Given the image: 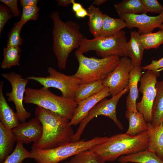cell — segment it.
<instances>
[{
    "mask_svg": "<svg viewBox=\"0 0 163 163\" xmlns=\"http://www.w3.org/2000/svg\"><path fill=\"white\" fill-rule=\"evenodd\" d=\"M35 115L43 128L41 138L32 147L41 149L55 148L71 142L75 133L70 120L50 110L37 106Z\"/></svg>",
    "mask_w": 163,
    "mask_h": 163,
    "instance_id": "6da1fadb",
    "label": "cell"
},
{
    "mask_svg": "<svg viewBox=\"0 0 163 163\" xmlns=\"http://www.w3.org/2000/svg\"><path fill=\"white\" fill-rule=\"evenodd\" d=\"M50 17L53 24V50L58 67L65 70L69 55L74 50L79 48L85 37L78 23L70 20L63 21L57 11L51 13Z\"/></svg>",
    "mask_w": 163,
    "mask_h": 163,
    "instance_id": "7a4b0ae2",
    "label": "cell"
},
{
    "mask_svg": "<svg viewBox=\"0 0 163 163\" xmlns=\"http://www.w3.org/2000/svg\"><path fill=\"white\" fill-rule=\"evenodd\" d=\"M148 131L135 136L118 134L92 148L103 160L112 161L120 157L147 149L149 144Z\"/></svg>",
    "mask_w": 163,
    "mask_h": 163,
    "instance_id": "3957f363",
    "label": "cell"
},
{
    "mask_svg": "<svg viewBox=\"0 0 163 163\" xmlns=\"http://www.w3.org/2000/svg\"><path fill=\"white\" fill-rule=\"evenodd\" d=\"M78 50L75 55L78 63V69L73 75L80 85L103 80L116 68L120 58L118 56L99 59L85 56Z\"/></svg>",
    "mask_w": 163,
    "mask_h": 163,
    "instance_id": "277c9868",
    "label": "cell"
},
{
    "mask_svg": "<svg viewBox=\"0 0 163 163\" xmlns=\"http://www.w3.org/2000/svg\"><path fill=\"white\" fill-rule=\"evenodd\" d=\"M108 138L107 136H96L89 140L82 139L71 142L49 149H41L32 147L29 158L34 159L37 163H59L103 143Z\"/></svg>",
    "mask_w": 163,
    "mask_h": 163,
    "instance_id": "5b68a950",
    "label": "cell"
},
{
    "mask_svg": "<svg viewBox=\"0 0 163 163\" xmlns=\"http://www.w3.org/2000/svg\"><path fill=\"white\" fill-rule=\"evenodd\" d=\"M24 101L57 113L70 121L77 106L73 99L56 95L43 86L38 89L26 88Z\"/></svg>",
    "mask_w": 163,
    "mask_h": 163,
    "instance_id": "8992f818",
    "label": "cell"
},
{
    "mask_svg": "<svg viewBox=\"0 0 163 163\" xmlns=\"http://www.w3.org/2000/svg\"><path fill=\"white\" fill-rule=\"evenodd\" d=\"M127 39L123 30L113 36L88 39L85 37L77 50L83 53L91 51H95L101 58L112 56L127 57L126 49Z\"/></svg>",
    "mask_w": 163,
    "mask_h": 163,
    "instance_id": "52a82bcc",
    "label": "cell"
},
{
    "mask_svg": "<svg viewBox=\"0 0 163 163\" xmlns=\"http://www.w3.org/2000/svg\"><path fill=\"white\" fill-rule=\"evenodd\" d=\"M129 91V88L128 86L118 95L112 97L109 99L105 98L96 104L79 123V126L74 133L71 142H75L79 141L88 124L94 117L98 116H103L109 117L112 120L119 129L123 130V126L117 116L116 107L121 97Z\"/></svg>",
    "mask_w": 163,
    "mask_h": 163,
    "instance_id": "ba28073f",
    "label": "cell"
},
{
    "mask_svg": "<svg viewBox=\"0 0 163 163\" xmlns=\"http://www.w3.org/2000/svg\"><path fill=\"white\" fill-rule=\"evenodd\" d=\"M47 70L49 74L48 76H30L27 78L38 82L43 87L57 89L61 92L62 96L74 99L75 91L80 85L79 81L73 75H66L51 67H48Z\"/></svg>",
    "mask_w": 163,
    "mask_h": 163,
    "instance_id": "9c48e42d",
    "label": "cell"
},
{
    "mask_svg": "<svg viewBox=\"0 0 163 163\" xmlns=\"http://www.w3.org/2000/svg\"><path fill=\"white\" fill-rule=\"evenodd\" d=\"M159 72L147 70L141 77L139 91L142 94L140 101L136 103L138 111L143 115L148 123L152 122V110L156 94V85Z\"/></svg>",
    "mask_w": 163,
    "mask_h": 163,
    "instance_id": "30bf717a",
    "label": "cell"
},
{
    "mask_svg": "<svg viewBox=\"0 0 163 163\" xmlns=\"http://www.w3.org/2000/svg\"><path fill=\"white\" fill-rule=\"evenodd\" d=\"M2 75L10 83L11 87V91L6 94L8 97L7 100L14 104L20 122L25 121L31 115V113L26 110L23 104L26 87L29 80L27 78H23L22 75L13 72L2 73Z\"/></svg>",
    "mask_w": 163,
    "mask_h": 163,
    "instance_id": "8fae6325",
    "label": "cell"
},
{
    "mask_svg": "<svg viewBox=\"0 0 163 163\" xmlns=\"http://www.w3.org/2000/svg\"><path fill=\"white\" fill-rule=\"evenodd\" d=\"M134 66L129 58L122 57L114 70L102 80L104 86L109 89L112 97L119 94L128 86L129 73Z\"/></svg>",
    "mask_w": 163,
    "mask_h": 163,
    "instance_id": "7c38bea8",
    "label": "cell"
},
{
    "mask_svg": "<svg viewBox=\"0 0 163 163\" xmlns=\"http://www.w3.org/2000/svg\"><path fill=\"white\" fill-rule=\"evenodd\" d=\"M119 16L126 22L127 28H137L140 35L152 32L163 23V13L155 16H149L146 14H127Z\"/></svg>",
    "mask_w": 163,
    "mask_h": 163,
    "instance_id": "4fadbf2b",
    "label": "cell"
},
{
    "mask_svg": "<svg viewBox=\"0 0 163 163\" xmlns=\"http://www.w3.org/2000/svg\"><path fill=\"white\" fill-rule=\"evenodd\" d=\"M12 131L16 142L27 144L31 142L34 143L41 138L43 128L40 122L35 117L27 122L20 123Z\"/></svg>",
    "mask_w": 163,
    "mask_h": 163,
    "instance_id": "5bb4252c",
    "label": "cell"
},
{
    "mask_svg": "<svg viewBox=\"0 0 163 163\" xmlns=\"http://www.w3.org/2000/svg\"><path fill=\"white\" fill-rule=\"evenodd\" d=\"M110 95L109 89L105 87L98 93L77 103V107L70 121V125H75L79 123L96 104Z\"/></svg>",
    "mask_w": 163,
    "mask_h": 163,
    "instance_id": "9a60e30c",
    "label": "cell"
},
{
    "mask_svg": "<svg viewBox=\"0 0 163 163\" xmlns=\"http://www.w3.org/2000/svg\"><path fill=\"white\" fill-rule=\"evenodd\" d=\"M141 66H134L129 75L128 84L129 93L126 100L127 110L136 112V100L138 98V82L140 81L142 74Z\"/></svg>",
    "mask_w": 163,
    "mask_h": 163,
    "instance_id": "2e32d148",
    "label": "cell"
},
{
    "mask_svg": "<svg viewBox=\"0 0 163 163\" xmlns=\"http://www.w3.org/2000/svg\"><path fill=\"white\" fill-rule=\"evenodd\" d=\"M3 82L0 83V120L6 128L12 129L17 126L20 122L15 112L7 102L4 96L3 88Z\"/></svg>",
    "mask_w": 163,
    "mask_h": 163,
    "instance_id": "e0dca14e",
    "label": "cell"
},
{
    "mask_svg": "<svg viewBox=\"0 0 163 163\" xmlns=\"http://www.w3.org/2000/svg\"><path fill=\"white\" fill-rule=\"evenodd\" d=\"M140 34L134 30L130 33V38L126 45L127 57L134 66H140L145 50L140 40Z\"/></svg>",
    "mask_w": 163,
    "mask_h": 163,
    "instance_id": "ac0fdd59",
    "label": "cell"
},
{
    "mask_svg": "<svg viewBox=\"0 0 163 163\" xmlns=\"http://www.w3.org/2000/svg\"><path fill=\"white\" fill-rule=\"evenodd\" d=\"M149 139L148 149L156 153L163 160V122L153 126L151 122L147 123Z\"/></svg>",
    "mask_w": 163,
    "mask_h": 163,
    "instance_id": "d6986e66",
    "label": "cell"
},
{
    "mask_svg": "<svg viewBox=\"0 0 163 163\" xmlns=\"http://www.w3.org/2000/svg\"><path fill=\"white\" fill-rule=\"evenodd\" d=\"M16 142L12 130L0 122V163H2L12 152Z\"/></svg>",
    "mask_w": 163,
    "mask_h": 163,
    "instance_id": "ffe728a7",
    "label": "cell"
},
{
    "mask_svg": "<svg viewBox=\"0 0 163 163\" xmlns=\"http://www.w3.org/2000/svg\"><path fill=\"white\" fill-rule=\"evenodd\" d=\"M125 116L129 123V128L126 133V134L135 136L147 130V123L140 112L127 110Z\"/></svg>",
    "mask_w": 163,
    "mask_h": 163,
    "instance_id": "44dd1931",
    "label": "cell"
},
{
    "mask_svg": "<svg viewBox=\"0 0 163 163\" xmlns=\"http://www.w3.org/2000/svg\"><path fill=\"white\" fill-rule=\"evenodd\" d=\"M120 163H163L155 153L148 149L136 153L120 157L118 159Z\"/></svg>",
    "mask_w": 163,
    "mask_h": 163,
    "instance_id": "7402d4cb",
    "label": "cell"
},
{
    "mask_svg": "<svg viewBox=\"0 0 163 163\" xmlns=\"http://www.w3.org/2000/svg\"><path fill=\"white\" fill-rule=\"evenodd\" d=\"M87 11L89 14L88 25L90 33L94 38L99 37L102 28L104 13L100 8L91 4Z\"/></svg>",
    "mask_w": 163,
    "mask_h": 163,
    "instance_id": "603a6c76",
    "label": "cell"
},
{
    "mask_svg": "<svg viewBox=\"0 0 163 163\" xmlns=\"http://www.w3.org/2000/svg\"><path fill=\"white\" fill-rule=\"evenodd\" d=\"M126 27L127 25L122 18H113L104 13L103 24L99 37H105L113 36Z\"/></svg>",
    "mask_w": 163,
    "mask_h": 163,
    "instance_id": "cb8c5ba5",
    "label": "cell"
},
{
    "mask_svg": "<svg viewBox=\"0 0 163 163\" xmlns=\"http://www.w3.org/2000/svg\"><path fill=\"white\" fill-rule=\"evenodd\" d=\"M104 87L102 80L80 84L75 91L74 100L78 103L98 93Z\"/></svg>",
    "mask_w": 163,
    "mask_h": 163,
    "instance_id": "d4e9b609",
    "label": "cell"
},
{
    "mask_svg": "<svg viewBox=\"0 0 163 163\" xmlns=\"http://www.w3.org/2000/svg\"><path fill=\"white\" fill-rule=\"evenodd\" d=\"M156 88V94L152 108L151 122L154 127L163 122V79L157 81Z\"/></svg>",
    "mask_w": 163,
    "mask_h": 163,
    "instance_id": "484cf974",
    "label": "cell"
},
{
    "mask_svg": "<svg viewBox=\"0 0 163 163\" xmlns=\"http://www.w3.org/2000/svg\"><path fill=\"white\" fill-rule=\"evenodd\" d=\"M114 7L119 15L133 14H146L148 11L141 0H123L116 3Z\"/></svg>",
    "mask_w": 163,
    "mask_h": 163,
    "instance_id": "4316f807",
    "label": "cell"
},
{
    "mask_svg": "<svg viewBox=\"0 0 163 163\" xmlns=\"http://www.w3.org/2000/svg\"><path fill=\"white\" fill-rule=\"evenodd\" d=\"M21 50L19 46L7 47L3 49V59L1 67L8 69L13 66H19L20 53Z\"/></svg>",
    "mask_w": 163,
    "mask_h": 163,
    "instance_id": "83f0119b",
    "label": "cell"
},
{
    "mask_svg": "<svg viewBox=\"0 0 163 163\" xmlns=\"http://www.w3.org/2000/svg\"><path fill=\"white\" fill-rule=\"evenodd\" d=\"M140 38L145 50L156 49L163 44V30L141 34Z\"/></svg>",
    "mask_w": 163,
    "mask_h": 163,
    "instance_id": "f1b7e54d",
    "label": "cell"
},
{
    "mask_svg": "<svg viewBox=\"0 0 163 163\" xmlns=\"http://www.w3.org/2000/svg\"><path fill=\"white\" fill-rule=\"evenodd\" d=\"M69 163H105L96 153L91 149L85 151L72 157Z\"/></svg>",
    "mask_w": 163,
    "mask_h": 163,
    "instance_id": "f546056e",
    "label": "cell"
},
{
    "mask_svg": "<svg viewBox=\"0 0 163 163\" xmlns=\"http://www.w3.org/2000/svg\"><path fill=\"white\" fill-rule=\"evenodd\" d=\"M30 154V152L24 147L23 143L17 142L13 151L2 163H23V161L25 159L29 158Z\"/></svg>",
    "mask_w": 163,
    "mask_h": 163,
    "instance_id": "4dcf8cb0",
    "label": "cell"
},
{
    "mask_svg": "<svg viewBox=\"0 0 163 163\" xmlns=\"http://www.w3.org/2000/svg\"><path fill=\"white\" fill-rule=\"evenodd\" d=\"M22 13L20 20L17 23L21 27L27 22L38 19L39 8L37 6H27L22 7Z\"/></svg>",
    "mask_w": 163,
    "mask_h": 163,
    "instance_id": "1f68e13d",
    "label": "cell"
},
{
    "mask_svg": "<svg viewBox=\"0 0 163 163\" xmlns=\"http://www.w3.org/2000/svg\"><path fill=\"white\" fill-rule=\"evenodd\" d=\"M22 27L17 23H14L9 33L7 47L19 46L22 44L23 40L21 36Z\"/></svg>",
    "mask_w": 163,
    "mask_h": 163,
    "instance_id": "d6a6232c",
    "label": "cell"
},
{
    "mask_svg": "<svg viewBox=\"0 0 163 163\" xmlns=\"http://www.w3.org/2000/svg\"><path fill=\"white\" fill-rule=\"evenodd\" d=\"M14 17L10 9L4 4H0V36L7 21Z\"/></svg>",
    "mask_w": 163,
    "mask_h": 163,
    "instance_id": "836d02e7",
    "label": "cell"
},
{
    "mask_svg": "<svg viewBox=\"0 0 163 163\" xmlns=\"http://www.w3.org/2000/svg\"><path fill=\"white\" fill-rule=\"evenodd\" d=\"M148 12L158 13L160 14L163 13V6L156 0H141Z\"/></svg>",
    "mask_w": 163,
    "mask_h": 163,
    "instance_id": "e575fe53",
    "label": "cell"
},
{
    "mask_svg": "<svg viewBox=\"0 0 163 163\" xmlns=\"http://www.w3.org/2000/svg\"><path fill=\"white\" fill-rule=\"evenodd\" d=\"M141 68L142 70L159 72L160 70L163 68V57L158 60H152L150 64Z\"/></svg>",
    "mask_w": 163,
    "mask_h": 163,
    "instance_id": "d590c367",
    "label": "cell"
},
{
    "mask_svg": "<svg viewBox=\"0 0 163 163\" xmlns=\"http://www.w3.org/2000/svg\"><path fill=\"white\" fill-rule=\"evenodd\" d=\"M0 1L10 9L14 17L19 16L21 12L18 6V0H1Z\"/></svg>",
    "mask_w": 163,
    "mask_h": 163,
    "instance_id": "8d00e7d4",
    "label": "cell"
},
{
    "mask_svg": "<svg viewBox=\"0 0 163 163\" xmlns=\"http://www.w3.org/2000/svg\"><path fill=\"white\" fill-rule=\"evenodd\" d=\"M38 0H21L20 5L22 7L27 6H37Z\"/></svg>",
    "mask_w": 163,
    "mask_h": 163,
    "instance_id": "74e56055",
    "label": "cell"
},
{
    "mask_svg": "<svg viewBox=\"0 0 163 163\" xmlns=\"http://www.w3.org/2000/svg\"><path fill=\"white\" fill-rule=\"evenodd\" d=\"M75 13V16L79 18H83L87 16L88 17L89 16L87 10L84 8Z\"/></svg>",
    "mask_w": 163,
    "mask_h": 163,
    "instance_id": "f35d334b",
    "label": "cell"
},
{
    "mask_svg": "<svg viewBox=\"0 0 163 163\" xmlns=\"http://www.w3.org/2000/svg\"><path fill=\"white\" fill-rule=\"evenodd\" d=\"M58 5L66 7L69 5L72 4L75 0H57L56 1Z\"/></svg>",
    "mask_w": 163,
    "mask_h": 163,
    "instance_id": "ab89813d",
    "label": "cell"
},
{
    "mask_svg": "<svg viewBox=\"0 0 163 163\" xmlns=\"http://www.w3.org/2000/svg\"><path fill=\"white\" fill-rule=\"evenodd\" d=\"M72 5V10L75 12L79 11L83 8L80 3L76 2L75 1L73 2Z\"/></svg>",
    "mask_w": 163,
    "mask_h": 163,
    "instance_id": "60d3db41",
    "label": "cell"
},
{
    "mask_svg": "<svg viewBox=\"0 0 163 163\" xmlns=\"http://www.w3.org/2000/svg\"><path fill=\"white\" fill-rule=\"evenodd\" d=\"M107 1V0H94L92 4L93 5H99L102 4Z\"/></svg>",
    "mask_w": 163,
    "mask_h": 163,
    "instance_id": "b9f144b4",
    "label": "cell"
},
{
    "mask_svg": "<svg viewBox=\"0 0 163 163\" xmlns=\"http://www.w3.org/2000/svg\"><path fill=\"white\" fill-rule=\"evenodd\" d=\"M158 28L160 30H163V23Z\"/></svg>",
    "mask_w": 163,
    "mask_h": 163,
    "instance_id": "7bdbcfd3",
    "label": "cell"
},
{
    "mask_svg": "<svg viewBox=\"0 0 163 163\" xmlns=\"http://www.w3.org/2000/svg\"><path fill=\"white\" fill-rule=\"evenodd\" d=\"M64 163H69V162H66Z\"/></svg>",
    "mask_w": 163,
    "mask_h": 163,
    "instance_id": "ee69618b",
    "label": "cell"
}]
</instances>
